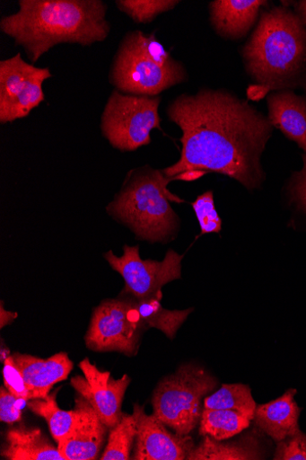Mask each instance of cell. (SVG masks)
I'll return each instance as SVG.
<instances>
[{"mask_svg": "<svg viewBox=\"0 0 306 460\" xmlns=\"http://www.w3.org/2000/svg\"><path fill=\"white\" fill-rule=\"evenodd\" d=\"M167 114L182 131V153L163 170L169 178L195 181L217 173L249 190L266 181L260 158L274 127L268 117L225 90L203 89L173 100Z\"/></svg>", "mask_w": 306, "mask_h": 460, "instance_id": "6da1fadb", "label": "cell"}, {"mask_svg": "<svg viewBox=\"0 0 306 460\" xmlns=\"http://www.w3.org/2000/svg\"><path fill=\"white\" fill-rule=\"evenodd\" d=\"M0 29L22 47L32 63L60 44L91 47L110 31L101 0H21Z\"/></svg>", "mask_w": 306, "mask_h": 460, "instance_id": "7a4b0ae2", "label": "cell"}, {"mask_svg": "<svg viewBox=\"0 0 306 460\" xmlns=\"http://www.w3.org/2000/svg\"><path fill=\"white\" fill-rule=\"evenodd\" d=\"M241 56L255 85L269 93L306 92V27L294 11L281 6L262 12Z\"/></svg>", "mask_w": 306, "mask_h": 460, "instance_id": "3957f363", "label": "cell"}, {"mask_svg": "<svg viewBox=\"0 0 306 460\" xmlns=\"http://www.w3.org/2000/svg\"><path fill=\"white\" fill-rule=\"evenodd\" d=\"M173 178L150 166L131 172L108 212L134 231L138 239L167 242L178 232L179 220L170 202H184L168 190Z\"/></svg>", "mask_w": 306, "mask_h": 460, "instance_id": "277c9868", "label": "cell"}, {"mask_svg": "<svg viewBox=\"0 0 306 460\" xmlns=\"http://www.w3.org/2000/svg\"><path fill=\"white\" fill-rule=\"evenodd\" d=\"M188 79L183 63L165 50L153 33L128 32L117 52L110 80L128 95L156 97Z\"/></svg>", "mask_w": 306, "mask_h": 460, "instance_id": "5b68a950", "label": "cell"}, {"mask_svg": "<svg viewBox=\"0 0 306 460\" xmlns=\"http://www.w3.org/2000/svg\"><path fill=\"white\" fill-rule=\"evenodd\" d=\"M216 385L205 368L184 365L158 385L153 397V414L177 434L188 436L200 422L202 399Z\"/></svg>", "mask_w": 306, "mask_h": 460, "instance_id": "8992f818", "label": "cell"}, {"mask_svg": "<svg viewBox=\"0 0 306 460\" xmlns=\"http://www.w3.org/2000/svg\"><path fill=\"white\" fill-rule=\"evenodd\" d=\"M158 96H136L114 91L101 118V130L114 148L136 151L151 143V133L162 130Z\"/></svg>", "mask_w": 306, "mask_h": 460, "instance_id": "52a82bcc", "label": "cell"}, {"mask_svg": "<svg viewBox=\"0 0 306 460\" xmlns=\"http://www.w3.org/2000/svg\"><path fill=\"white\" fill-rule=\"evenodd\" d=\"M147 329L136 299H111L94 309L85 334V345L96 352L117 351L135 356Z\"/></svg>", "mask_w": 306, "mask_h": 460, "instance_id": "ba28073f", "label": "cell"}, {"mask_svg": "<svg viewBox=\"0 0 306 460\" xmlns=\"http://www.w3.org/2000/svg\"><path fill=\"white\" fill-rule=\"evenodd\" d=\"M110 267L125 281L124 295L136 301L153 298L162 294V288L170 281L182 278L184 256L168 250L162 261H144L139 246L124 245L123 255L116 257L112 251L104 255Z\"/></svg>", "mask_w": 306, "mask_h": 460, "instance_id": "9c48e42d", "label": "cell"}, {"mask_svg": "<svg viewBox=\"0 0 306 460\" xmlns=\"http://www.w3.org/2000/svg\"><path fill=\"white\" fill-rule=\"evenodd\" d=\"M50 77L49 68L36 67L21 54L0 62V122L27 117L45 101L42 84Z\"/></svg>", "mask_w": 306, "mask_h": 460, "instance_id": "30bf717a", "label": "cell"}, {"mask_svg": "<svg viewBox=\"0 0 306 460\" xmlns=\"http://www.w3.org/2000/svg\"><path fill=\"white\" fill-rule=\"evenodd\" d=\"M84 377L75 376L71 380L74 390L95 409L108 429L115 428L121 420V405L130 384L127 375L114 380L109 371H101L89 358L79 363Z\"/></svg>", "mask_w": 306, "mask_h": 460, "instance_id": "8fae6325", "label": "cell"}, {"mask_svg": "<svg viewBox=\"0 0 306 460\" xmlns=\"http://www.w3.org/2000/svg\"><path fill=\"white\" fill-rule=\"evenodd\" d=\"M138 416V430L135 454L136 460H184L195 447L189 435L172 434L154 415H149L144 407L135 405Z\"/></svg>", "mask_w": 306, "mask_h": 460, "instance_id": "7c38bea8", "label": "cell"}, {"mask_svg": "<svg viewBox=\"0 0 306 460\" xmlns=\"http://www.w3.org/2000/svg\"><path fill=\"white\" fill-rule=\"evenodd\" d=\"M75 422L69 435L58 443L66 460H93L99 456L104 443L107 426L83 396L75 399Z\"/></svg>", "mask_w": 306, "mask_h": 460, "instance_id": "4fadbf2b", "label": "cell"}, {"mask_svg": "<svg viewBox=\"0 0 306 460\" xmlns=\"http://www.w3.org/2000/svg\"><path fill=\"white\" fill-rule=\"evenodd\" d=\"M13 358L23 376L31 400L46 398L57 384L68 378L74 367L65 352L48 359L20 353L13 354Z\"/></svg>", "mask_w": 306, "mask_h": 460, "instance_id": "5bb4252c", "label": "cell"}, {"mask_svg": "<svg viewBox=\"0 0 306 460\" xmlns=\"http://www.w3.org/2000/svg\"><path fill=\"white\" fill-rule=\"evenodd\" d=\"M262 0H215L209 4L210 22L221 37L228 40L244 38L257 22Z\"/></svg>", "mask_w": 306, "mask_h": 460, "instance_id": "9a60e30c", "label": "cell"}, {"mask_svg": "<svg viewBox=\"0 0 306 460\" xmlns=\"http://www.w3.org/2000/svg\"><path fill=\"white\" fill-rule=\"evenodd\" d=\"M268 119L274 128L295 142L306 154V92L297 95L293 91L270 93L267 98Z\"/></svg>", "mask_w": 306, "mask_h": 460, "instance_id": "2e32d148", "label": "cell"}, {"mask_svg": "<svg viewBox=\"0 0 306 460\" xmlns=\"http://www.w3.org/2000/svg\"><path fill=\"white\" fill-rule=\"evenodd\" d=\"M296 393V390L290 389L278 399L256 407L253 418L256 427L276 443L301 431V409L294 401Z\"/></svg>", "mask_w": 306, "mask_h": 460, "instance_id": "e0dca14e", "label": "cell"}, {"mask_svg": "<svg viewBox=\"0 0 306 460\" xmlns=\"http://www.w3.org/2000/svg\"><path fill=\"white\" fill-rule=\"evenodd\" d=\"M2 456L10 460H66L39 429L18 427L6 434Z\"/></svg>", "mask_w": 306, "mask_h": 460, "instance_id": "ac0fdd59", "label": "cell"}, {"mask_svg": "<svg viewBox=\"0 0 306 460\" xmlns=\"http://www.w3.org/2000/svg\"><path fill=\"white\" fill-rule=\"evenodd\" d=\"M265 449L255 432L228 441L215 440L205 436L203 441L195 447L187 459L189 460H256L265 458Z\"/></svg>", "mask_w": 306, "mask_h": 460, "instance_id": "d6986e66", "label": "cell"}, {"mask_svg": "<svg viewBox=\"0 0 306 460\" xmlns=\"http://www.w3.org/2000/svg\"><path fill=\"white\" fill-rule=\"evenodd\" d=\"M251 421V417L238 411L204 408L199 434L215 440H227L248 429Z\"/></svg>", "mask_w": 306, "mask_h": 460, "instance_id": "ffe728a7", "label": "cell"}, {"mask_svg": "<svg viewBox=\"0 0 306 460\" xmlns=\"http://www.w3.org/2000/svg\"><path fill=\"white\" fill-rule=\"evenodd\" d=\"M162 295H159L146 300L136 301L137 307L147 328H156L162 332L168 339L173 340L193 309L167 310L162 307Z\"/></svg>", "mask_w": 306, "mask_h": 460, "instance_id": "44dd1931", "label": "cell"}, {"mask_svg": "<svg viewBox=\"0 0 306 460\" xmlns=\"http://www.w3.org/2000/svg\"><path fill=\"white\" fill-rule=\"evenodd\" d=\"M58 391L48 394L46 398L32 399L28 407L35 414L45 418L54 439L61 442L71 432L75 422L76 413L73 411L62 410L57 402Z\"/></svg>", "mask_w": 306, "mask_h": 460, "instance_id": "7402d4cb", "label": "cell"}, {"mask_svg": "<svg viewBox=\"0 0 306 460\" xmlns=\"http://www.w3.org/2000/svg\"><path fill=\"white\" fill-rule=\"evenodd\" d=\"M256 407L250 388L240 384L223 385L204 401L205 409L234 410L251 417L252 420Z\"/></svg>", "mask_w": 306, "mask_h": 460, "instance_id": "603a6c76", "label": "cell"}, {"mask_svg": "<svg viewBox=\"0 0 306 460\" xmlns=\"http://www.w3.org/2000/svg\"><path fill=\"white\" fill-rule=\"evenodd\" d=\"M138 427L137 412L123 413L120 422L112 429L101 460H127L136 440Z\"/></svg>", "mask_w": 306, "mask_h": 460, "instance_id": "cb8c5ba5", "label": "cell"}, {"mask_svg": "<svg viewBox=\"0 0 306 460\" xmlns=\"http://www.w3.org/2000/svg\"><path fill=\"white\" fill-rule=\"evenodd\" d=\"M174 0H118L116 5L137 23H149L162 13L176 8Z\"/></svg>", "mask_w": 306, "mask_h": 460, "instance_id": "d4e9b609", "label": "cell"}, {"mask_svg": "<svg viewBox=\"0 0 306 460\" xmlns=\"http://www.w3.org/2000/svg\"><path fill=\"white\" fill-rule=\"evenodd\" d=\"M192 206L198 219L202 234L222 231L223 222L215 210L212 191H206L198 196Z\"/></svg>", "mask_w": 306, "mask_h": 460, "instance_id": "484cf974", "label": "cell"}, {"mask_svg": "<svg viewBox=\"0 0 306 460\" xmlns=\"http://www.w3.org/2000/svg\"><path fill=\"white\" fill-rule=\"evenodd\" d=\"M275 460H306V435L302 431L277 443Z\"/></svg>", "mask_w": 306, "mask_h": 460, "instance_id": "4316f807", "label": "cell"}, {"mask_svg": "<svg viewBox=\"0 0 306 460\" xmlns=\"http://www.w3.org/2000/svg\"><path fill=\"white\" fill-rule=\"evenodd\" d=\"M4 363V378L5 387L17 398L30 401L31 396L23 376L16 366L13 356H10Z\"/></svg>", "mask_w": 306, "mask_h": 460, "instance_id": "83f0119b", "label": "cell"}, {"mask_svg": "<svg viewBox=\"0 0 306 460\" xmlns=\"http://www.w3.org/2000/svg\"><path fill=\"white\" fill-rule=\"evenodd\" d=\"M25 400L17 398L8 389H0V420L13 425L22 421V409Z\"/></svg>", "mask_w": 306, "mask_h": 460, "instance_id": "f1b7e54d", "label": "cell"}, {"mask_svg": "<svg viewBox=\"0 0 306 460\" xmlns=\"http://www.w3.org/2000/svg\"><path fill=\"white\" fill-rule=\"evenodd\" d=\"M302 171L293 177L290 185V196L292 201L306 213V154L302 155Z\"/></svg>", "mask_w": 306, "mask_h": 460, "instance_id": "f546056e", "label": "cell"}, {"mask_svg": "<svg viewBox=\"0 0 306 460\" xmlns=\"http://www.w3.org/2000/svg\"><path fill=\"white\" fill-rule=\"evenodd\" d=\"M269 93H270L267 90L258 85L249 88L247 92V95L253 101L264 99Z\"/></svg>", "mask_w": 306, "mask_h": 460, "instance_id": "4dcf8cb0", "label": "cell"}, {"mask_svg": "<svg viewBox=\"0 0 306 460\" xmlns=\"http://www.w3.org/2000/svg\"><path fill=\"white\" fill-rule=\"evenodd\" d=\"M0 311H2V317H0L2 318V323H0V326H2V328L13 323L18 316L16 313L5 311L4 308V302H2V309H0Z\"/></svg>", "mask_w": 306, "mask_h": 460, "instance_id": "1f68e13d", "label": "cell"}, {"mask_svg": "<svg viewBox=\"0 0 306 460\" xmlns=\"http://www.w3.org/2000/svg\"><path fill=\"white\" fill-rule=\"evenodd\" d=\"M294 12L306 27V0H301V2L294 4Z\"/></svg>", "mask_w": 306, "mask_h": 460, "instance_id": "d6a6232c", "label": "cell"}]
</instances>
